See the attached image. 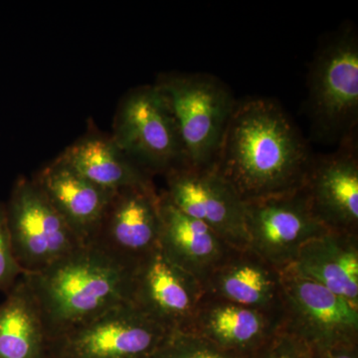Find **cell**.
Returning <instances> with one entry per match:
<instances>
[{
    "label": "cell",
    "mask_w": 358,
    "mask_h": 358,
    "mask_svg": "<svg viewBox=\"0 0 358 358\" xmlns=\"http://www.w3.org/2000/svg\"><path fill=\"white\" fill-rule=\"evenodd\" d=\"M281 280L282 331L310 350L358 343V307L289 268Z\"/></svg>",
    "instance_id": "obj_8"
},
{
    "label": "cell",
    "mask_w": 358,
    "mask_h": 358,
    "mask_svg": "<svg viewBox=\"0 0 358 358\" xmlns=\"http://www.w3.org/2000/svg\"><path fill=\"white\" fill-rule=\"evenodd\" d=\"M150 358H248L225 352L189 331H174Z\"/></svg>",
    "instance_id": "obj_21"
},
{
    "label": "cell",
    "mask_w": 358,
    "mask_h": 358,
    "mask_svg": "<svg viewBox=\"0 0 358 358\" xmlns=\"http://www.w3.org/2000/svg\"><path fill=\"white\" fill-rule=\"evenodd\" d=\"M355 131L341 148L313 157L303 187L315 217L327 230L357 234L358 157Z\"/></svg>",
    "instance_id": "obj_13"
},
{
    "label": "cell",
    "mask_w": 358,
    "mask_h": 358,
    "mask_svg": "<svg viewBox=\"0 0 358 358\" xmlns=\"http://www.w3.org/2000/svg\"><path fill=\"white\" fill-rule=\"evenodd\" d=\"M308 110L315 131L343 141L357 126L358 38L352 27L334 33L315 53L308 74Z\"/></svg>",
    "instance_id": "obj_5"
},
{
    "label": "cell",
    "mask_w": 358,
    "mask_h": 358,
    "mask_svg": "<svg viewBox=\"0 0 358 358\" xmlns=\"http://www.w3.org/2000/svg\"><path fill=\"white\" fill-rule=\"evenodd\" d=\"M202 285L208 298L282 312L281 272L251 250H233Z\"/></svg>",
    "instance_id": "obj_16"
},
{
    "label": "cell",
    "mask_w": 358,
    "mask_h": 358,
    "mask_svg": "<svg viewBox=\"0 0 358 358\" xmlns=\"http://www.w3.org/2000/svg\"><path fill=\"white\" fill-rule=\"evenodd\" d=\"M160 194L155 185L115 193L91 244L124 266H136L159 247Z\"/></svg>",
    "instance_id": "obj_12"
},
{
    "label": "cell",
    "mask_w": 358,
    "mask_h": 358,
    "mask_svg": "<svg viewBox=\"0 0 358 358\" xmlns=\"http://www.w3.org/2000/svg\"><path fill=\"white\" fill-rule=\"evenodd\" d=\"M357 236L329 230L303 245L289 268L358 307Z\"/></svg>",
    "instance_id": "obj_19"
},
{
    "label": "cell",
    "mask_w": 358,
    "mask_h": 358,
    "mask_svg": "<svg viewBox=\"0 0 358 358\" xmlns=\"http://www.w3.org/2000/svg\"><path fill=\"white\" fill-rule=\"evenodd\" d=\"M24 274L14 255L6 203L0 201V293L6 294Z\"/></svg>",
    "instance_id": "obj_22"
},
{
    "label": "cell",
    "mask_w": 358,
    "mask_h": 358,
    "mask_svg": "<svg viewBox=\"0 0 358 358\" xmlns=\"http://www.w3.org/2000/svg\"><path fill=\"white\" fill-rule=\"evenodd\" d=\"M6 209L14 255L24 274L44 270L83 246L32 178H16Z\"/></svg>",
    "instance_id": "obj_6"
},
{
    "label": "cell",
    "mask_w": 358,
    "mask_h": 358,
    "mask_svg": "<svg viewBox=\"0 0 358 358\" xmlns=\"http://www.w3.org/2000/svg\"><path fill=\"white\" fill-rule=\"evenodd\" d=\"M204 296L202 282L159 247L134 270L131 301L171 333L190 331Z\"/></svg>",
    "instance_id": "obj_11"
},
{
    "label": "cell",
    "mask_w": 358,
    "mask_h": 358,
    "mask_svg": "<svg viewBox=\"0 0 358 358\" xmlns=\"http://www.w3.org/2000/svg\"><path fill=\"white\" fill-rule=\"evenodd\" d=\"M31 178L81 244H91L115 192L87 180L57 157Z\"/></svg>",
    "instance_id": "obj_14"
},
{
    "label": "cell",
    "mask_w": 358,
    "mask_h": 358,
    "mask_svg": "<svg viewBox=\"0 0 358 358\" xmlns=\"http://www.w3.org/2000/svg\"><path fill=\"white\" fill-rule=\"evenodd\" d=\"M248 358H312V355L303 343L280 329Z\"/></svg>",
    "instance_id": "obj_23"
},
{
    "label": "cell",
    "mask_w": 358,
    "mask_h": 358,
    "mask_svg": "<svg viewBox=\"0 0 358 358\" xmlns=\"http://www.w3.org/2000/svg\"><path fill=\"white\" fill-rule=\"evenodd\" d=\"M244 203L248 249L279 272L293 265L303 245L329 231L313 214L303 185Z\"/></svg>",
    "instance_id": "obj_7"
},
{
    "label": "cell",
    "mask_w": 358,
    "mask_h": 358,
    "mask_svg": "<svg viewBox=\"0 0 358 358\" xmlns=\"http://www.w3.org/2000/svg\"><path fill=\"white\" fill-rule=\"evenodd\" d=\"M282 317V312L204 296L189 333L225 352L249 357L281 329Z\"/></svg>",
    "instance_id": "obj_15"
},
{
    "label": "cell",
    "mask_w": 358,
    "mask_h": 358,
    "mask_svg": "<svg viewBox=\"0 0 358 358\" xmlns=\"http://www.w3.org/2000/svg\"><path fill=\"white\" fill-rule=\"evenodd\" d=\"M110 136L150 176L189 167L173 112L155 84L136 87L122 96Z\"/></svg>",
    "instance_id": "obj_4"
},
{
    "label": "cell",
    "mask_w": 358,
    "mask_h": 358,
    "mask_svg": "<svg viewBox=\"0 0 358 358\" xmlns=\"http://www.w3.org/2000/svg\"><path fill=\"white\" fill-rule=\"evenodd\" d=\"M159 248L179 268L203 284L234 250L201 221L160 194Z\"/></svg>",
    "instance_id": "obj_17"
},
{
    "label": "cell",
    "mask_w": 358,
    "mask_h": 358,
    "mask_svg": "<svg viewBox=\"0 0 358 358\" xmlns=\"http://www.w3.org/2000/svg\"><path fill=\"white\" fill-rule=\"evenodd\" d=\"M312 358H358V343L310 350Z\"/></svg>",
    "instance_id": "obj_24"
},
{
    "label": "cell",
    "mask_w": 358,
    "mask_h": 358,
    "mask_svg": "<svg viewBox=\"0 0 358 358\" xmlns=\"http://www.w3.org/2000/svg\"><path fill=\"white\" fill-rule=\"evenodd\" d=\"M80 176L109 192L154 185L152 176L124 154L110 134L93 124L57 157Z\"/></svg>",
    "instance_id": "obj_18"
},
{
    "label": "cell",
    "mask_w": 358,
    "mask_h": 358,
    "mask_svg": "<svg viewBox=\"0 0 358 358\" xmlns=\"http://www.w3.org/2000/svg\"><path fill=\"white\" fill-rule=\"evenodd\" d=\"M134 270L94 245H83L39 272L23 274L50 343L131 301Z\"/></svg>",
    "instance_id": "obj_2"
},
{
    "label": "cell",
    "mask_w": 358,
    "mask_h": 358,
    "mask_svg": "<svg viewBox=\"0 0 358 358\" xmlns=\"http://www.w3.org/2000/svg\"><path fill=\"white\" fill-rule=\"evenodd\" d=\"M164 178L162 193L176 208L208 226L232 248L248 249L244 201L213 167H185Z\"/></svg>",
    "instance_id": "obj_10"
},
{
    "label": "cell",
    "mask_w": 358,
    "mask_h": 358,
    "mask_svg": "<svg viewBox=\"0 0 358 358\" xmlns=\"http://www.w3.org/2000/svg\"><path fill=\"white\" fill-rule=\"evenodd\" d=\"M313 159L281 106L257 98L236 103L212 167L245 202L301 187Z\"/></svg>",
    "instance_id": "obj_1"
},
{
    "label": "cell",
    "mask_w": 358,
    "mask_h": 358,
    "mask_svg": "<svg viewBox=\"0 0 358 358\" xmlns=\"http://www.w3.org/2000/svg\"><path fill=\"white\" fill-rule=\"evenodd\" d=\"M133 301L54 339L51 358H150L171 334Z\"/></svg>",
    "instance_id": "obj_9"
},
{
    "label": "cell",
    "mask_w": 358,
    "mask_h": 358,
    "mask_svg": "<svg viewBox=\"0 0 358 358\" xmlns=\"http://www.w3.org/2000/svg\"><path fill=\"white\" fill-rule=\"evenodd\" d=\"M155 84L173 112L188 166L210 169L236 107L229 88L217 78L199 73H167Z\"/></svg>",
    "instance_id": "obj_3"
},
{
    "label": "cell",
    "mask_w": 358,
    "mask_h": 358,
    "mask_svg": "<svg viewBox=\"0 0 358 358\" xmlns=\"http://www.w3.org/2000/svg\"><path fill=\"white\" fill-rule=\"evenodd\" d=\"M0 301V358H51L50 338L24 278Z\"/></svg>",
    "instance_id": "obj_20"
}]
</instances>
